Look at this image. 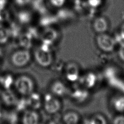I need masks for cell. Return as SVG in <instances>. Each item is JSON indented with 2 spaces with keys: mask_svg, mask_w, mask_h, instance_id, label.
Here are the masks:
<instances>
[{
  "mask_svg": "<svg viewBox=\"0 0 124 124\" xmlns=\"http://www.w3.org/2000/svg\"><path fill=\"white\" fill-rule=\"evenodd\" d=\"M63 75L65 79L69 82H78L81 76L79 65L74 62H70L64 66Z\"/></svg>",
  "mask_w": 124,
  "mask_h": 124,
  "instance_id": "obj_5",
  "label": "cell"
},
{
  "mask_svg": "<svg viewBox=\"0 0 124 124\" xmlns=\"http://www.w3.org/2000/svg\"><path fill=\"white\" fill-rule=\"evenodd\" d=\"M43 108L47 114L54 115L61 109L62 103L59 98L49 92L43 96Z\"/></svg>",
  "mask_w": 124,
  "mask_h": 124,
  "instance_id": "obj_3",
  "label": "cell"
},
{
  "mask_svg": "<svg viewBox=\"0 0 124 124\" xmlns=\"http://www.w3.org/2000/svg\"></svg>",
  "mask_w": 124,
  "mask_h": 124,
  "instance_id": "obj_30",
  "label": "cell"
},
{
  "mask_svg": "<svg viewBox=\"0 0 124 124\" xmlns=\"http://www.w3.org/2000/svg\"><path fill=\"white\" fill-rule=\"evenodd\" d=\"M80 120L79 114L73 110L66 112L62 116L63 124H79Z\"/></svg>",
  "mask_w": 124,
  "mask_h": 124,
  "instance_id": "obj_13",
  "label": "cell"
},
{
  "mask_svg": "<svg viewBox=\"0 0 124 124\" xmlns=\"http://www.w3.org/2000/svg\"><path fill=\"white\" fill-rule=\"evenodd\" d=\"M102 2V0H88L90 6L93 8H96L99 6Z\"/></svg>",
  "mask_w": 124,
  "mask_h": 124,
  "instance_id": "obj_20",
  "label": "cell"
},
{
  "mask_svg": "<svg viewBox=\"0 0 124 124\" xmlns=\"http://www.w3.org/2000/svg\"><path fill=\"white\" fill-rule=\"evenodd\" d=\"M118 54L120 59L124 62V43L121 44L119 49Z\"/></svg>",
  "mask_w": 124,
  "mask_h": 124,
  "instance_id": "obj_22",
  "label": "cell"
},
{
  "mask_svg": "<svg viewBox=\"0 0 124 124\" xmlns=\"http://www.w3.org/2000/svg\"><path fill=\"white\" fill-rule=\"evenodd\" d=\"M65 0H50V3L55 7H60L63 4Z\"/></svg>",
  "mask_w": 124,
  "mask_h": 124,
  "instance_id": "obj_21",
  "label": "cell"
},
{
  "mask_svg": "<svg viewBox=\"0 0 124 124\" xmlns=\"http://www.w3.org/2000/svg\"><path fill=\"white\" fill-rule=\"evenodd\" d=\"M97 82V77L92 72H88L81 74L78 82L79 86L87 90L93 88Z\"/></svg>",
  "mask_w": 124,
  "mask_h": 124,
  "instance_id": "obj_8",
  "label": "cell"
},
{
  "mask_svg": "<svg viewBox=\"0 0 124 124\" xmlns=\"http://www.w3.org/2000/svg\"><path fill=\"white\" fill-rule=\"evenodd\" d=\"M28 108L36 110L43 107V97L40 94L33 92L26 97Z\"/></svg>",
  "mask_w": 124,
  "mask_h": 124,
  "instance_id": "obj_10",
  "label": "cell"
},
{
  "mask_svg": "<svg viewBox=\"0 0 124 124\" xmlns=\"http://www.w3.org/2000/svg\"><path fill=\"white\" fill-rule=\"evenodd\" d=\"M119 34L122 40L124 41V24H123L121 28Z\"/></svg>",
  "mask_w": 124,
  "mask_h": 124,
  "instance_id": "obj_24",
  "label": "cell"
},
{
  "mask_svg": "<svg viewBox=\"0 0 124 124\" xmlns=\"http://www.w3.org/2000/svg\"><path fill=\"white\" fill-rule=\"evenodd\" d=\"M98 47L105 52H111L113 50L116 42L115 39L109 35L105 33H100L96 39Z\"/></svg>",
  "mask_w": 124,
  "mask_h": 124,
  "instance_id": "obj_7",
  "label": "cell"
},
{
  "mask_svg": "<svg viewBox=\"0 0 124 124\" xmlns=\"http://www.w3.org/2000/svg\"><path fill=\"white\" fill-rule=\"evenodd\" d=\"M87 124H107V122L104 116L100 114H96L90 118Z\"/></svg>",
  "mask_w": 124,
  "mask_h": 124,
  "instance_id": "obj_17",
  "label": "cell"
},
{
  "mask_svg": "<svg viewBox=\"0 0 124 124\" xmlns=\"http://www.w3.org/2000/svg\"><path fill=\"white\" fill-rule=\"evenodd\" d=\"M69 95L72 102L77 104H82L85 103L90 97L89 90L80 86L70 91Z\"/></svg>",
  "mask_w": 124,
  "mask_h": 124,
  "instance_id": "obj_6",
  "label": "cell"
},
{
  "mask_svg": "<svg viewBox=\"0 0 124 124\" xmlns=\"http://www.w3.org/2000/svg\"><path fill=\"white\" fill-rule=\"evenodd\" d=\"M31 59L29 49L22 48L14 52L11 56L10 61L13 66L21 68L27 65Z\"/></svg>",
  "mask_w": 124,
  "mask_h": 124,
  "instance_id": "obj_4",
  "label": "cell"
},
{
  "mask_svg": "<svg viewBox=\"0 0 124 124\" xmlns=\"http://www.w3.org/2000/svg\"><path fill=\"white\" fill-rule=\"evenodd\" d=\"M115 109L119 112L124 111V96H120L115 98L113 102Z\"/></svg>",
  "mask_w": 124,
  "mask_h": 124,
  "instance_id": "obj_18",
  "label": "cell"
},
{
  "mask_svg": "<svg viewBox=\"0 0 124 124\" xmlns=\"http://www.w3.org/2000/svg\"><path fill=\"white\" fill-rule=\"evenodd\" d=\"M15 79L11 74L8 73L0 75V88L1 90L11 89L14 85Z\"/></svg>",
  "mask_w": 124,
  "mask_h": 124,
  "instance_id": "obj_14",
  "label": "cell"
},
{
  "mask_svg": "<svg viewBox=\"0 0 124 124\" xmlns=\"http://www.w3.org/2000/svg\"><path fill=\"white\" fill-rule=\"evenodd\" d=\"M16 92L22 96L27 97L34 92V83L29 76L22 75L15 79L14 85Z\"/></svg>",
  "mask_w": 124,
  "mask_h": 124,
  "instance_id": "obj_1",
  "label": "cell"
},
{
  "mask_svg": "<svg viewBox=\"0 0 124 124\" xmlns=\"http://www.w3.org/2000/svg\"><path fill=\"white\" fill-rule=\"evenodd\" d=\"M50 46L43 44L34 53V58L36 63L40 66L47 68L53 63V56Z\"/></svg>",
  "mask_w": 124,
  "mask_h": 124,
  "instance_id": "obj_2",
  "label": "cell"
},
{
  "mask_svg": "<svg viewBox=\"0 0 124 124\" xmlns=\"http://www.w3.org/2000/svg\"><path fill=\"white\" fill-rule=\"evenodd\" d=\"M113 124H124V116H119L113 120Z\"/></svg>",
  "mask_w": 124,
  "mask_h": 124,
  "instance_id": "obj_23",
  "label": "cell"
},
{
  "mask_svg": "<svg viewBox=\"0 0 124 124\" xmlns=\"http://www.w3.org/2000/svg\"><path fill=\"white\" fill-rule=\"evenodd\" d=\"M3 116V112L2 111V108L0 107V120L2 118Z\"/></svg>",
  "mask_w": 124,
  "mask_h": 124,
  "instance_id": "obj_26",
  "label": "cell"
},
{
  "mask_svg": "<svg viewBox=\"0 0 124 124\" xmlns=\"http://www.w3.org/2000/svg\"><path fill=\"white\" fill-rule=\"evenodd\" d=\"M47 124H62L57 121L53 120V121H51L49 122H48Z\"/></svg>",
  "mask_w": 124,
  "mask_h": 124,
  "instance_id": "obj_25",
  "label": "cell"
},
{
  "mask_svg": "<svg viewBox=\"0 0 124 124\" xmlns=\"http://www.w3.org/2000/svg\"><path fill=\"white\" fill-rule=\"evenodd\" d=\"M108 27V23L105 18L98 17L94 19L93 23V28L99 34L104 33L107 30Z\"/></svg>",
  "mask_w": 124,
  "mask_h": 124,
  "instance_id": "obj_15",
  "label": "cell"
},
{
  "mask_svg": "<svg viewBox=\"0 0 124 124\" xmlns=\"http://www.w3.org/2000/svg\"><path fill=\"white\" fill-rule=\"evenodd\" d=\"M0 98L2 104L8 107L15 106L18 100L15 93L11 89L1 90Z\"/></svg>",
  "mask_w": 124,
  "mask_h": 124,
  "instance_id": "obj_11",
  "label": "cell"
},
{
  "mask_svg": "<svg viewBox=\"0 0 124 124\" xmlns=\"http://www.w3.org/2000/svg\"><path fill=\"white\" fill-rule=\"evenodd\" d=\"M50 93L60 98L69 93V91H68V87L63 81L56 80L52 82L50 85Z\"/></svg>",
  "mask_w": 124,
  "mask_h": 124,
  "instance_id": "obj_9",
  "label": "cell"
},
{
  "mask_svg": "<svg viewBox=\"0 0 124 124\" xmlns=\"http://www.w3.org/2000/svg\"><path fill=\"white\" fill-rule=\"evenodd\" d=\"M21 122L22 124H39V115L36 110L27 109L23 111Z\"/></svg>",
  "mask_w": 124,
  "mask_h": 124,
  "instance_id": "obj_12",
  "label": "cell"
},
{
  "mask_svg": "<svg viewBox=\"0 0 124 124\" xmlns=\"http://www.w3.org/2000/svg\"><path fill=\"white\" fill-rule=\"evenodd\" d=\"M9 37V32L7 30L2 27H0V44H5Z\"/></svg>",
  "mask_w": 124,
  "mask_h": 124,
  "instance_id": "obj_19",
  "label": "cell"
},
{
  "mask_svg": "<svg viewBox=\"0 0 124 124\" xmlns=\"http://www.w3.org/2000/svg\"><path fill=\"white\" fill-rule=\"evenodd\" d=\"M57 38V34L54 31H44L42 36L43 44L51 46Z\"/></svg>",
  "mask_w": 124,
  "mask_h": 124,
  "instance_id": "obj_16",
  "label": "cell"
},
{
  "mask_svg": "<svg viewBox=\"0 0 124 124\" xmlns=\"http://www.w3.org/2000/svg\"><path fill=\"white\" fill-rule=\"evenodd\" d=\"M10 124H16L15 123H10Z\"/></svg>",
  "mask_w": 124,
  "mask_h": 124,
  "instance_id": "obj_28",
  "label": "cell"
},
{
  "mask_svg": "<svg viewBox=\"0 0 124 124\" xmlns=\"http://www.w3.org/2000/svg\"><path fill=\"white\" fill-rule=\"evenodd\" d=\"M4 0H0V7H1L4 3Z\"/></svg>",
  "mask_w": 124,
  "mask_h": 124,
  "instance_id": "obj_27",
  "label": "cell"
},
{
  "mask_svg": "<svg viewBox=\"0 0 124 124\" xmlns=\"http://www.w3.org/2000/svg\"><path fill=\"white\" fill-rule=\"evenodd\" d=\"M1 19V15H0V20Z\"/></svg>",
  "mask_w": 124,
  "mask_h": 124,
  "instance_id": "obj_29",
  "label": "cell"
}]
</instances>
